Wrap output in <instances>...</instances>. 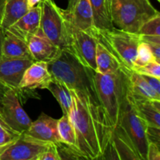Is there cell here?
<instances>
[{"instance_id":"1","label":"cell","mask_w":160,"mask_h":160,"mask_svg":"<svg viewBox=\"0 0 160 160\" xmlns=\"http://www.w3.org/2000/svg\"><path fill=\"white\" fill-rule=\"evenodd\" d=\"M69 119L74 128L77 150L84 159H102L112 132L103 111L84 94L70 89Z\"/></svg>"},{"instance_id":"2","label":"cell","mask_w":160,"mask_h":160,"mask_svg":"<svg viewBox=\"0 0 160 160\" xmlns=\"http://www.w3.org/2000/svg\"><path fill=\"white\" fill-rule=\"evenodd\" d=\"M128 70L123 67L113 73H95L98 102L112 134L120 123L128 94Z\"/></svg>"},{"instance_id":"3","label":"cell","mask_w":160,"mask_h":160,"mask_svg":"<svg viewBox=\"0 0 160 160\" xmlns=\"http://www.w3.org/2000/svg\"><path fill=\"white\" fill-rule=\"evenodd\" d=\"M48 68L52 76L62 81L68 88L84 94L95 104L99 105L95 86V72L83 65L70 52L62 50L56 59L48 62Z\"/></svg>"},{"instance_id":"4","label":"cell","mask_w":160,"mask_h":160,"mask_svg":"<svg viewBox=\"0 0 160 160\" xmlns=\"http://www.w3.org/2000/svg\"><path fill=\"white\" fill-rule=\"evenodd\" d=\"M108 12L119 29L138 34L144 23L160 14L149 0H110Z\"/></svg>"},{"instance_id":"5","label":"cell","mask_w":160,"mask_h":160,"mask_svg":"<svg viewBox=\"0 0 160 160\" xmlns=\"http://www.w3.org/2000/svg\"><path fill=\"white\" fill-rule=\"evenodd\" d=\"M40 4V29L42 34L61 50L68 51L71 28L68 12L59 8L53 0H42Z\"/></svg>"},{"instance_id":"6","label":"cell","mask_w":160,"mask_h":160,"mask_svg":"<svg viewBox=\"0 0 160 160\" xmlns=\"http://www.w3.org/2000/svg\"><path fill=\"white\" fill-rule=\"evenodd\" d=\"M94 34L99 42L117 56L123 67L132 70L138 47L141 42L140 34L117 29V28L110 30L95 28Z\"/></svg>"},{"instance_id":"7","label":"cell","mask_w":160,"mask_h":160,"mask_svg":"<svg viewBox=\"0 0 160 160\" xmlns=\"http://www.w3.org/2000/svg\"><path fill=\"white\" fill-rule=\"evenodd\" d=\"M119 125L131 138L142 160H146L148 144L145 135L147 125L138 115L128 91Z\"/></svg>"},{"instance_id":"8","label":"cell","mask_w":160,"mask_h":160,"mask_svg":"<svg viewBox=\"0 0 160 160\" xmlns=\"http://www.w3.org/2000/svg\"><path fill=\"white\" fill-rule=\"evenodd\" d=\"M94 31L78 30L71 25L68 52L72 53L83 65L95 72V52L98 39L94 34Z\"/></svg>"},{"instance_id":"9","label":"cell","mask_w":160,"mask_h":160,"mask_svg":"<svg viewBox=\"0 0 160 160\" xmlns=\"http://www.w3.org/2000/svg\"><path fill=\"white\" fill-rule=\"evenodd\" d=\"M51 144L22 133L3 152L0 160H38Z\"/></svg>"},{"instance_id":"10","label":"cell","mask_w":160,"mask_h":160,"mask_svg":"<svg viewBox=\"0 0 160 160\" xmlns=\"http://www.w3.org/2000/svg\"><path fill=\"white\" fill-rule=\"evenodd\" d=\"M0 107L6 121L15 131L22 134L30 128L32 120L23 110L15 90L9 88L5 92Z\"/></svg>"},{"instance_id":"11","label":"cell","mask_w":160,"mask_h":160,"mask_svg":"<svg viewBox=\"0 0 160 160\" xmlns=\"http://www.w3.org/2000/svg\"><path fill=\"white\" fill-rule=\"evenodd\" d=\"M32 56L0 58V81L18 92L19 84L25 70L34 62Z\"/></svg>"},{"instance_id":"12","label":"cell","mask_w":160,"mask_h":160,"mask_svg":"<svg viewBox=\"0 0 160 160\" xmlns=\"http://www.w3.org/2000/svg\"><path fill=\"white\" fill-rule=\"evenodd\" d=\"M42 8L41 4L31 8L20 18L16 20L7 29L9 31L28 43L32 36L40 30V20Z\"/></svg>"},{"instance_id":"13","label":"cell","mask_w":160,"mask_h":160,"mask_svg":"<svg viewBox=\"0 0 160 160\" xmlns=\"http://www.w3.org/2000/svg\"><path fill=\"white\" fill-rule=\"evenodd\" d=\"M52 76L48 68V63L42 61H34L27 68L19 84V88L46 89Z\"/></svg>"},{"instance_id":"14","label":"cell","mask_w":160,"mask_h":160,"mask_svg":"<svg viewBox=\"0 0 160 160\" xmlns=\"http://www.w3.org/2000/svg\"><path fill=\"white\" fill-rule=\"evenodd\" d=\"M57 121L56 119L42 112L38 118L32 121L30 128L23 133L39 140L59 145L60 140L57 131Z\"/></svg>"},{"instance_id":"15","label":"cell","mask_w":160,"mask_h":160,"mask_svg":"<svg viewBox=\"0 0 160 160\" xmlns=\"http://www.w3.org/2000/svg\"><path fill=\"white\" fill-rule=\"evenodd\" d=\"M31 56L35 61H42L47 63L56 59L62 50L42 34L41 29L32 36L28 42Z\"/></svg>"},{"instance_id":"16","label":"cell","mask_w":160,"mask_h":160,"mask_svg":"<svg viewBox=\"0 0 160 160\" xmlns=\"http://www.w3.org/2000/svg\"><path fill=\"white\" fill-rule=\"evenodd\" d=\"M68 16L71 25L77 29L85 31H93L95 29L93 11L89 0H78L73 10L68 12Z\"/></svg>"},{"instance_id":"17","label":"cell","mask_w":160,"mask_h":160,"mask_svg":"<svg viewBox=\"0 0 160 160\" xmlns=\"http://www.w3.org/2000/svg\"><path fill=\"white\" fill-rule=\"evenodd\" d=\"M111 142L117 152L118 159L142 160L131 138L120 125L112 132Z\"/></svg>"},{"instance_id":"18","label":"cell","mask_w":160,"mask_h":160,"mask_svg":"<svg viewBox=\"0 0 160 160\" xmlns=\"http://www.w3.org/2000/svg\"><path fill=\"white\" fill-rule=\"evenodd\" d=\"M129 95L138 115L147 126L160 128V101L138 99L133 98L130 92Z\"/></svg>"},{"instance_id":"19","label":"cell","mask_w":160,"mask_h":160,"mask_svg":"<svg viewBox=\"0 0 160 160\" xmlns=\"http://www.w3.org/2000/svg\"><path fill=\"white\" fill-rule=\"evenodd\" d=\"M128 78L129 92L133 98L160 101V95L150 87L142 74L133 70H128Z\"/></svg>"},{"instance_id":"20","label":"cell","mask_w":160,"mask_h":160,"mask_svg":"<svg viewBox=\"0 0 160 160\" xmlns=\"http://www.w3.org/2000/svg\"><path fill=\"white\" fill-rule=\"evenodd\" d=\"M95 63V72L102 74L116 73L123 67L117 56L98 40L96 45Z\"/></svg>"},{"instance_id":"21","label":"cell","mask_w":160,"mask_h":160,"mask_svg":"<svg viewBox=\"0 0 160 160\" xmlns=\"http://www.w3.org/2000/svg\"><path fill=\"white\" fill-rule=\"evenodd\" d=\"M2 56L6 58H19L31 56V55L28 43L14 35L8 30H4Z\"/></svg>"},{"instance_id":"22","label":"cell","mask_w":160,"mask_h":160,"mask_svg":"<svg viewBox=\"0 0 160 160\" xmlns=\"http://www.w3.org/2000/svg\"><path fill=\"white\" fill-rule=\"evenodd\" d=\"M46 89H48L54 98L57 100L60 105L62 113L64 115H69L72 105V96L70 89L62 81L53 78L48 83Z\"/></svg>"},{"instance_id":"23","label":"cell","mask_w":160,"mask_h":160,"mask_svg":"<svg viewBox=\"0 0 160 160\" xmlns=\"http://www.w3.org/2000/svg\"><path fill=\"white\" fill-rule=\"evenodd\" d=\"M28 10L27 0H5L4 13L1 27L7 29Z\"/></svg>"},{"instance_id":"24","label":"cell","mask_w":160,"mask_h":160,"mask_svg":"<svg viewBox=\"0 0 160 160\" xmlns=\"http://www.w3.org/2000/svg\"><path fill=\"white\" fill-rule=\"evenodd\" d=\"M94 16V23L98 30L113 29L115 26L111 21L106 7V0H89Z\"/></svg>"},{"instance_id":"25","label":"cell","mask_w":160,"mask_h":160,"mask_svg":"<svg viewBox=\"0 0 160 160\" xmlns=\"http://www.w3.org/2000/svg\"><path fill=\"white\" fill-rule=\"evenodd\" d=\"M57 131L58 134H59L60 143L71 147L78 153V150H77L76 135H75L74 128H73L68 116L63 114V116L58 120Z\"/></svg>"},{"instance_id":"26","label":"cell","mask_w":160,"mask_h":160,"mask_svg":"<svg viewBox=\"0 0 160 160\" xmlns=\"http://www.w3.org/2000/svg\"><path fill=\"white\" fill-rule=\"evenodd\" d=\"M20 135L21 133L15 131L6 121L0 107V145L15 142Z\"/></svg>"},{"instance_id":"27","label":"cell","mask_w":160,"mask_h":160,"mask_svg":"<svg viewBox=\"0 0 160 160\" xmlns=\"http://www.w3.org/2000/svg\"><path fill=\"white\" fill-rule=\"evenodd\" d=\"M152 61L156 60L152 55L151 49L145 42H141L138 45V47L137 55H136L135 59L134 61L132 70H135V69L142 67V66L145 65V64L152 62Z\"/></svg>"},{"instance_id":"28","label":"cell","mask_w":160,"mask_h":160,"mask_svg":"<svg viewBox=\"0 0 160 160\" xmlns=\"http://www.w3.org/2000/svg\"><path fill=\"white\" fill-rule=\"evenodd\" d=\"M142 35H160V14L152 17L142 24L138 31Z\"/></svg>"},{"instance_id":"29","label":"cell","mask_w":160,"mask_h":160,"mask_svg":"<svg viewBox=\"0 0 160 160\" xmlns=\"http://www.w3.org/2000/svg\"><path fill=\"white\" fill-rule=\"evenodd\" d=\"M141 42H145L151 49L157 62H160V35H142Z\"/></svg>"},{"instance_id":"30","label":"cell","mask_w":160,"mask_h":160,"mask_svg":"<svg viewBox=\"0 0 160 160\" xmlns=\"http://www.w3.org/2000/svg\"><path fill=\"white\" fill-rule=\"evenodd\" d=\"M133 70L140 74L160 78V62H156V61H152V62H148L145 65Z\"/></svg>"},{"instance_id":"31","label":"cell","mask_w":160,"mask_h":160,"mask_svg":"<svg viewBox=\"0 0 160 160\" xmlns=\"http://www.w3.org/2000/svg\"><path fill=\"white\" fill-rule=\"evenodd\" d=\"M38 160H61L56 145L52 143L49 147L41 155Z\"/></svg>"},{"instance_id":"32","label":"cell","mask_w":160,"mask_h":160,"mask_svg":"<svg viewBox=\"0 0 160 160\" xmlns=\"http://www.w3.org/2000/svg\"><path fill=\"white\" fill-rule=\"evenodd\" d=\"M145 135L148 142H152L158 146H159L160 142V128H155V127L147 126L146 131H145Z\"/></svg>"},{"instance_id":"33","label":"cell","mask_w":160,"mask_h":160,"mask_svg":"<svg viewBox=\"0 0 160 160\" xmlns=\"http://www.w3.org/2000/svg\"><path fill=\"white\" fill-rule=\"evenodd\" d=\"M146 160H160L159 146L152 142L148 144Z\"/></svg>"},{"instance_id":"34","label":"cell","mask_w":160,"mask_h":160,"mask_svg":"<svg viewBox=\"0 0 160 160\" xmlns=\"http://www.w3.org/2000/svg\"><path fill=\"white\" fill-rule=\"evenodd\" d=\"M143 78H145V81H147L150 87L155 91L157 94L160 95V78H157L156 77L147 76V75H143Z\"/></svg>"},{"instance_id":"35","label":"cell","mask_w":160,"mask_h":160,"mask_svg":"<svg viewBox=\"0 0 160 160\" xmlns=\"http://www.w3.org/2000/svg\"><path fill=\"white\" fill-rule=\"evenodd\" d=\"M9 88H9L7 85H6L4 83H2V81H0V104H1L2 98L5 92H6Z\"/></svg>"},{"instance_id":"36","label":"cell","mask_w":160,"mask_h":160,"mask_svg":"<svg viewBox=\"0 0 160 160\" xmlns=\"http://www.w3.org/2000/svg\"><path fill=\"white\" fill-rule=\"evenodd\" d=\"M78 2V0H68V6H67V12H70L74 8L75 5L77 4V2Z\"/></svg>"},{"instance_id":"37","label":"cell","mask_w":160,"mask_h":160,"mask_svg":"<svg viewBox=\"0 0 160 160\" xmlns=\"http://www.w3.org/2000/svg\"><path fill=\"white\" fill-rule=\"evenodd\" d=\"M42 0H27V2H28V9H31V8L34 7V6H37L38 3H40Z\"/></svg>"},{"instance_id":"38","label":"cell","mask_w":160,"mask_h":160,"mask_svg":"<svg viewBox=\"0 0 160 160\" xmlns=\"http://www.w3.org/2000/svg\"><path fill=\"white\" fill-rule=\"evenodd\" d=\"M5 8V0H0V25H1L2 20L3 13H4Z\"/></svg>"},{"instance_id":"39","label":"cell","mask_w":160,"mask_h":160,"mask_svg":"<svg viewBox=\"0 0 160 160\" xmlns=\"http://www.w3.org/2000/svg\"><path fill=\"white\" fill-rule=\"evenodd\" d=\"M13 142H9V143H7V144H4V145H0V157H1L2 155L3 154V152H4L6 151V150L7 149V148H9L12 143H13Z\"/></svg>"},{"instance_id":"40","label":"cell","mask_w":160,"mask_h":160,"mask_svg":"<svg viewBox=\"0 0 160 160\" xmlns=\"http://www.w3.org/2000/svg\"><path fill=\"white\" fill-rule=\"evenodd\" d=\"M3 37H4V29L0 25V58L2 57V45Z\"/></svg>"},{"instance_id":"41","label":"cell","mask_w":160,"mask_h":160,"mask_svg":"<svg viewBox=\"0 0 160 160\" xmlns=\"http://www.w3.org/2000/svg\"><path fill=\"white\" fill-rule=\"evenodd\" d=\"M109 1H110V0H106V7H107V9H108V8H109Z\"/></svg>"},{"instance_id":"42","label":"cell","mask_w":160,"mask_h":160,"mask_svg":"<svg viewBox=\"0 0 160 160\" xmlns=\"http://www.w3.org/2000/svg\"><path fill=\"white\" fill-rule=\"evenodd\" d=\"M157 1H158V2H160V0H157Z\"/></svg>"}]
</instances>
